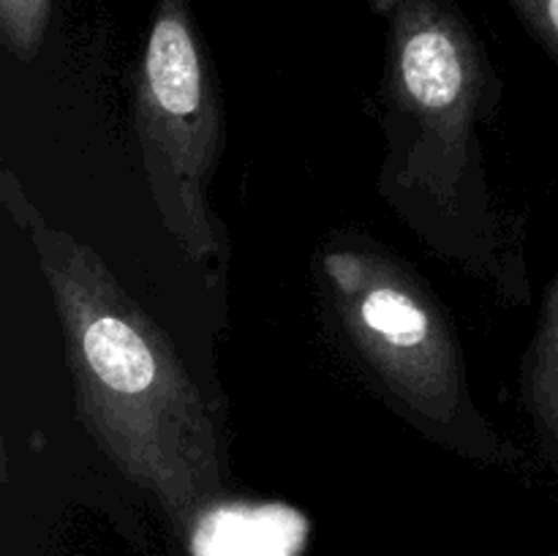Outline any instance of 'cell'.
<instances>
[{
	"label": "cell",
	"instance_id": "6da1fadb",
	"mask_svg": "<svg viewBox=\"0 0 558 556\" xmlns=\"http://www.w3.org/2000/svg\"><path fill=\"white\" fill-rule=\"evenodd\" d=\"M387 31L376 189L403 227L501 303L532 300L526 223L494 189L483 131L501 85L483 38L452 0H371Z\"/></svg>",
	"mask_w": 558,
	"mask_h": 556
},
{
	"label": "cell",
	"instance_id": "7a4b0ae2",
	"mask_svg": "<svg viewBox=\"0 0 558 556\" xmlns=\"http://www.w3.org/2000/svg\"><path fill=\"white\" fill-rule=\"evenodd\" d=\"M0 205L27 238L52 298L76 418L125 480L194 518L223 488V442L178 349L93 245L60 229L9 167Z\"/></svg>",
	"mask_w": 558,
	"mask_h": 556
},
{
	"label": "cell",
	"instance_id": "3957f363",
	"mask_svg": "<svg viewBox=\"0 0 558 556\" xmlns=\"http://www.w3.org/2000/svg\"><path fill=\"white\" fill-rule=\"evenodd\" d=\"M316 276L338 336L392 412L474 463H523L474 401L456 325L417 270L376 240L332 234Z\"/></svg>",
	"mask_w": 558,
	"mask_h": 556
},
{
	"label": "cell",
	"instance_id": "277c9868",
	"mask_svg": "<svg viewBox=\"0 0 558 556\" xmlns=\"http://www.w3.org/2000/svg\"><path fill=\"white\" fill-rule=\"evenodd\" d=\"M134 131L163 229L189 259L207 262L218 251L207 191L227 125L189 0H156L136 74Z\"/></svg>",
	"mask_w": 558,
	"mask_h": 556
},
{
	"label": "cell",
	"instance_id": "5b68a950",
	"mask_svg": "<svg viewBox=\"0 0 558 556\" xmlns=\"http://www.w3.org/2000/svg\"><path fill=\"white\" fill-rule=\"evenodd\" d=\"M518 387L537 452L558 472V276L545 292L537 330L521 360Z\"/></svg>",
	"mask_w": 558,
	"mask_h": 556
},
{
	"label": "cell",
	"instance_id": "8992f818",
	"mask_svg": "<svg viewBox=\"0 0 558 556\" xmlns=\"http://www.w3.org/2000/svg\"><path fill=\"white\" fill-rule=\"evenodd\" d=\"M54 0H0V44L20 63H33L47 44Z\"/></svg>",
	"mask_w": 558,
	"mask_h": 556
},
{
	"label": "cell",
	"instance_id": "52a82bcc",
	"mask_svg": "<svg viewBox=\"0 0 558 556\" xmlns=\"http://www.w3.org/2000/svg\"><path fill=\"white\" fill-rule=\"evenodd\" d=\"M521 25L558 65V0H507Z\"/></svg>",
	"mask_w": 558,
	"mask_h": 556
}]
</instances>
